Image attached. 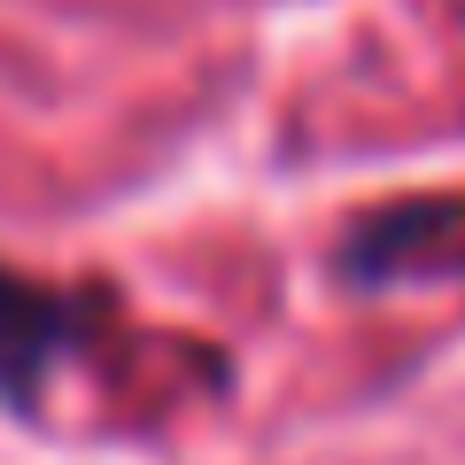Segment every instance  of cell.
<instances>
[{
  "mask_svg": "<svg viewBox=\"0 0 465 465\" xmlns=\"http://www.w3.org/2000/svg\"><path fill=\"white\" fill-rule=\"evenodd\" d=\"M458 264H465V194L381 210L349 241L357 280H419V272H458Z\"/></svg>",
  "mask_w": 465,
  "mask_h": 465,
  "instance_id": "obj_1",
  "label": "cell"
},
{
  "mask_svg": "<svg viewBox=\"0 0 465 465\" xmlns=\"http://www.w3.org/2000/svg\"><path fill=\"white\" fill-rule=\"evenodd\" d=\"M63 349H70V311L39 295L32 280L0 272V388H32Z\"/></svg>",
  "mask_w": 465,
  "mask_h": 465,
  "instance_id": "obj_2",
  "label": "cell"
}]
</instances>
